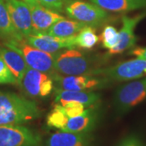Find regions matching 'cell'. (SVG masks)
<instances>
[{
    "label": "cell",
    "instance_id": "cell-1",
    "mask_svg": "<svg viewBox=\"0 0 146 146\" xmlns=\"http://www.w3.org/2000/svg\"><path fill=\"white\" fill-rule=\"evenodd\" d=\"M41 115L42 110L34 101L12 92L0 91V125H23Z\"/></svg>",
    "mask_w": 146,
    "mask_h": 146
},
{
    "label": "cell",
    "instance_id": "cell-2",
    "mask_svg": "<svg viewBox=\"0 0 146 146\" xmlns=\"http://www.w3.org/2000/svg\"><path fill=\"white\" fill-rule=\"evenodd\" d=\"M54 67L57 74L62 76L89 75L95 68L92 60L76 48L64 49L53 54Z\"/></svg>",
    "mask_w": 146,
    "mask_h": 146
},
{
    "label": "cell",
    "instance_id": "cell-3",
    "mask_svg": "<svg viewBox=\"0 0 146 146\" xmlns=\"http://www.w3.org/2000/svg\"><path fill=\"white\" fill-rule=\"evenodd\" d=\"M146 75V60L135 58L110 68H97L90 76L104 77L110 82H123L141 78Z\"/></svg>",
    "mask_w": 146,
    "mask_h": 146
},
{
    "label": "cell",
    "instance_id": "cell-4",
    "mask_svg": "<svg viewBox=\"0 0 146 146\" xmlns=\"http://www.w3.org/2000/svg\"><path fill=\"white\" fill-rule=\"evenodd\" d=\"M3 42L21 54L29 68L50 74L52 76L53 78L57 75L54 67V57L52 54L42 51L32 46L24 39Z\"/></svg>",
    "mask_w": 146,
    "mask_h": 146
},
{
    "label": "cell",
    "instance_id": "cell-5",
    "mask_svg": "<svg viewBox=\"0 0 146 146\" xmlns=\"http://www.w3.org/2000/svg\"><path fill=\"white\" fill-rule=\"evenodd\" d=\"M64 11L71 19L94 28L101 26L109 21L106 11L93 3L80 0H72L66 6Z\"/></svg>",
    "mask_w": 146,
    "mask_h": 146
},
{
    "label": "cell",
    "instance_id": "cell-6",
    "mask_svg": "<svg viewBox=\"0 0 146 146\" xmlns=\"http://www.w3.org/2000/svg\"><path fill=\"white\" fill-rule=\"evenodd\" d=\"M54 81L51 75L27 68L18 87L31 98H46L54 89Z\"/></svg>",
    "mask_w": 146,
    "mask_h": 146
},
{
    "label": "cell",
    "instance_id": "cell-7",
    "mask_svg": "<svg viewBox=\"0 0 146 146\" xmlns=\"http://www.w3.org/2000/svg\"><path fill=\"white\" fill-rule=\"evenodd\" d=\"M146 99V78L131 81L116 90L115 106L119 114L130 110Z\"/></svg>",
    "mask_w": 146,
    "mask_h": 146
},
{
    "label": "cell",
    "instance_id": "cell-8",
    "mask_svg": "<svg viewBox=\"0 0 146 146\" xmlns=\"http://www.w3.org/2000/svg\"><path fill=\"white\" fill-rule=\"evenodd\" d=\"M41 135L23 125H0V146H42Z\"/></svg>",
    "mask_w": 146,
    "mask_h": 146
},
{
    "label": "cell",
    "instance_id": "cell-9",
    "mask_svg": "<svg viewBox=\"0 0 146 146\" xmlns=\"http://www.w3.org/2000/svg\"><path fill=\"white\" fill-rule=\"evenodd\" d=\"M56 89L72 91H93L108 86L110 82L102 76L80 75L62 76L57 74L54 77Z\"/></svg>",
    "mask_w": 146,
    "mask_h": 146
},
{
    "label": "cell",
    "instance_id": "cell-10",
    "mask_svg": "<svg viewBox=\"0 0 146 146\" xmlns=\"http://www.w3.org/2000/svg\"><path fill=\"white\" fill-rule=\"evenodd\" d=\"M76 35L68 37H60L39 33L29 35L24 38V40L32 46L54 54L64 49L76 48Z\"/></svg>",
    "mask_w": 146,
    "mask_h": 146
},
{
    "label": "cell",
    "instance_id": "cell-11",
    "mask_svg": "<svg viewBox=\"0 0 146 146\" xmlns=\"http://www.w3.org/2000/svg\"><path fill=\"white\" fill-rule=\"evenodd\" d=\"M11 21L23 38L33 34L31 11L24 0H5Z\"/></svg>",
    "mask_w": 146,
    "mask_h": 146
},
{
    "label": "cell",
    "instance_id": "cell-12",
    "mask_svg": "<svg viewBox=\"0 0 146 146\" xmlns=\"http://www.w3.org/2000/svg\"><path fill=\"white\" fill-rule=\"evenodd\" d=\"M26 3L31 11L33 34L46 33L55 22L64 18L60 13L43 7L36 0L28 2Z\"/></svg>",
    "mask_w": 146,
    "mask_h": 146
},
{
    "label": "cell",
    "instance_id": "cell-13",
    "mask_svg": "<svg viewBox=\"0 0 146 146\" xmlns=\"http://www.w3.org/2000/svg\"><path fill=\"white\" fill-rule=\"evenodd\" d=\"M145 16V13L132 17L127 16H122V28L119 32V41L115 47L108 51L109 55L120 54L134 47L136 42V36L134 33L135 29L138 23Z\"/></svg>",
    "mask_w": 146,
    "mask_h": 146
},
{
    "label": "cell",
    "instance_id": "cell-14",
    "mask_svg": "<svg viewBox=\"0 0 146 146\" xmlns=\"http://www.w3.org/2000/svg\"><path fill=\"white\" fill-rule=\"evenodd\" d=\"M100 99L101 95L93 91H72L54 88V102L61 106L72 102L91 107L97 104Z\"/></svg>",
    "mask_w": 146,
    "mask_h": 146
},
{
    "label": "cell",
    "instance_id": "cell-15",
    "mask_svg": "<svg viewBox=\"0 0 146 146\" xmlns=\"http://www.w3.org/2000/svg\"><path fill=\"white\" fill-rule=\"evenodd\" d=\"M98 119V112L94 108L89 107L80 115L69 118L62 131L76 133H90L96 127Z\"/></svg>",
    "mask_w": 146,
    "mask_h": 146
},
{
    "label": "cell",
    "instance_id": "cell-16",
    "mask_svg": "<svg viewBox=\"0 0 146 146\" xmlns=\"http://www.w3.org/2000/svg\"><path fill=\"white\" fill-rule=\"evenodd\" d=\"M45 146H93V136L90 133L59 130L49 136Z\"/></svg>",
    "mask_w": 146,
    "mask_h": 146
},
{
    "label": "cell",
    "instance_id": "cell-17",
    "mask_svg": "<svg viewBox=\"0 0 146 146\" xmlns=\"http://www.w3.org/2000/svg\"><path fill=\"white\" fill-rule=\"evenodd\" d=\"M0 58L14 74L17 80V86L21 82L28 65L21 54L16 50L7 46L5 42L0 43Z\"/></svg>",
    "mask_w": 146,
    "mask_h": 146
},
{
    "label": "cell",
    "instance_id": "cell-18",
    "mask_svg": "<svg viewBox=\"0 0 146 146\" xmlns=\"http://www.w3.org/2000/svg\"><path fill=\"white\" fill-rule=\"evenodd\" d=\"M106 11L124 12L146 7V0H90Z\"/></svg>",
    "mask_w": 146,
    "mask_h": 146
},
{
    "label": "cell",
    "instance_id": "cell-19",
    "mask_svg": "<svg viewBox=\"0 0 146 146\" xmlns=\"http://www.w3.org/2000/svg\"><path fill=\"white\" fill-rule=\"evenodd\" d=\"M85 26L87 25L84 23L63 18L55 22L44 34L60 37H68L76 35Z\"/></svg>",
    "mask_w": 146,
    "mask_h": 146
},
{
    "label": "cell",
    "instance_id": "cell-20",
    "mask_svg": "<svg viewBox=\"0 0 146 146\" xmlns=\"http://www.w3.org/2000/svg\"><path fill=\"white\" fill-rule=\"evenodd\" d=\"M0 39L4 42L24 39L12 25L5 0H0Z\"/></svg>",
    "mask_w": 146,
    "mask_h": 146
},
{
    "label": "cell",
    "instance_id": "cell-21",
    "mask_svg": "<svg viewBox=\"0 0 146 146\" xmlns=\"http://www.w3.org/2000/svg\"><path fill=\"white\" fill-rule=\"evenodd\" d=\"M99 42V36L94 27L87 25L83 28L76 36V46L83 49H92Z\"/></svg>",
    "mask_w": 146,
    "mask_h": 146
},
{
    "label": "cell",
    "instance_id": "cell-22",
    "mask_svg": "<svg viewBox=\"0 0 146 146\" xmlns=\"http://www.w3.org/2000/svg\"><path fill=\"white\" fill-rule=\"evenodd\" d=\"M68 119L69 118L66 116L63 111L56 105H54L52 111L47 115L46 124L50 127L62 130L63 127L67 123Z\"/></svg>",
    "mask_w": 146,
    "mask_h": 146
},
{
    "label": "cell",
    "instance_id": "cell-23",
    "mask_svg": "<svg viewBox=\"0 0 146 146\" xmlns=\"http://www.w3.org/2000/svg\"><path fill=\"white\" fill-rule=\"evenodd\" d=\"M102 42L106 49L111 50L117 45L119 41V32L112 25H106L102 33Z\"/></svg>",
    "mask_w": 146,
    "mask_h": 146
},
{
    "label": "cell",
    "instance_id": "cell-24",
    "mask_svg": "<svg viewBox=\"0 0 146 146\" xmlns=\"http://www.w3.org/2000/svg\"><path fill=\"white\" fill-rule=\"evenodd\" d=\"M55 105L63 111L68 118H73V117H76L78 115H80L81 114H83L85 110L89 108L80 103L72 102H68L63 106L58 104Z\"/></svg>",
    "mask_w": 146,
    "mask_h": 146
},
{
    "label": "cell",
    "instance_id": "cell-25",
    "mask_svg": "<svg viewBox=\"0 0 146 146\" xmlns=\"http://www.w3.org/2000/svg\"><path fill=\"white\" fill-rule=\"evenodd\" d=\"M36 2L48 9L61 13L65 11V7L72 0H36Z\"/></svg>",
    "mask_w": 146,
    "mask_h": 146
},
{
    "label": "cell",
    "instance_id": "cell-26",
    "mask_svg": "<svg viewBox=\"0 0 146 146\" xmlns=\"http://www.w3.org/2000/svg\"><path fill=\"white\" fill-rule=\"evenodd\" d=\"M17 84V80L10 68L0 58V84Z\"/></svg>",
    "mask_w": 146,
    "mask_h": 146
},
{
    "label": "cell",
    "instance_id": "cell-27",
    "mask_svg": "<svg viewBox=\"0 0 146 146\" xmlns=\"http://www.w3.org/2000/svg\"><path fill=\"white\" fill-rule=\"evenodd\" d=\"M117 146H144V145L139 136L132 134L122 140Z\"/></svg>",
    "mask_w": 146,
    "mask_h": 146
},
{
    "label": "cell",
    "instance_id": "cell-28",
    "mask_svg": "<svg viewBox=\"0 0 146 146\" xmlns=\"http://www.w3.org/2000/svg\"><path fill=\"white\" fill-rule=\"evenodd\" d=\"M130 54L135 55L139 58L146 60V47H137L134 48L129 52Z\"/></svg>",
    "mask_w": 146,
    "mask_h": 146
},
{
    "label": "cell",
    "instance_id": "cell-29",
    "mask_svg": "<svg viewBox=\"0 0 146 146\" xmlns=\"http://www.w3.org/2000/svg\"><path fill=\"white\" fill-rule=\"evenodd\" d=\"M25 3H28V2H30V1H33V0H24Z\"/></svg>",
    "mask_w": 146,
    "mask_h": 146
}]
</instances>
